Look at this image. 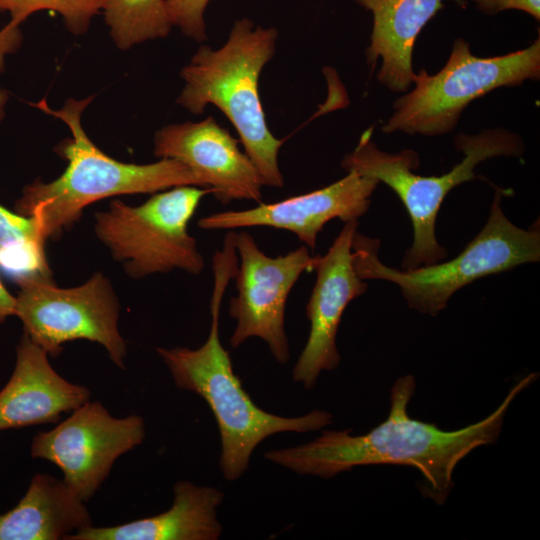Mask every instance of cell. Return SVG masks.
Masks as SVG:
<instances>
[{
	"label": "cell",
	"instance_id": "cell-1",
	"mask_svg": "<svg viewBox=\"0 0 540 540\" xmlns=\"http://www.w3.org/2000/svg\"><path fill=\"white\" fill-rule=\"evenodd\" d=\"M537 377L531 373L519 380L481 421L445 431L410 417L408 404L416 383L412 375H405L392 386L387 418L366 434L326 430L310 442L267 451L264 457L297 474L324 479L357 466H411L423 476V495L442 505L454 486L457 464L476 448L497 441L510 405Z\"/></svg>",
	"mask_w": 540,
	"mask_h": 540
},
{
	"label": "cell",
	"instance_id": "cell-21",
	"mask_svg": "<svg viewBox=\"0 0 540 540\" xmlns=\"http://www.w3.org/2000/svg\"><path fill=\"white\" fill-rule=\"evenodd\" d=\"M105 0H0V12L24 22L33 13L49 10L61 15L66 28L74 35L87 32L92 19L102 11Z\"/></svg>",
	"mask_w": 540,
	"mask_h": 540
},
{
	"label": "cell",
	"instance_id": "cell-16",
	"mask_svg": "<svg viewBox=\"0 0 540 540\" xmlns=\"http://www.w3.org/2000/svg\"><path fill=\"white\" fill-rule=\"evenodd\" d=\"M370 11L373 27L366 49L371 71L379 59L378 81L393 92H406L415 75L412 54L425 25L444 8L446 0H353ZM465 7L466 0H451Z\"/></svg>",
	"mask_w": 540,
	"mask_h": 540
},
{
	"label": "cell",
	"instance_id": "cell-10",
	"mask_svg": "<svg viewBox=\"0 0 540 540\" xmlns=\"http://www.w3.org/2000/svg\"><path fill=\"white\" fill-rule=\"evenodd\" d=\"M234 241L239 264L233 278L236 295L228 309L236 321L230 344L238 348L252 337L260 338L274 359L285 364L290 358L285 332L287 299L299 277L313 269L315 256L308 247L300 246L270 257L245 230L235 232Z\"/></svg>",
	"mask_w": 540,
	"mask_h": 540
},
{
	"label": "cell",
	"instance_id": "cell-2",
	"mask_svg": "<svg viewBox=\"0 0 540 540\" xmlns=\"http://www.w3.org/2000/svg\"><path fill=\"white\" fill-rule=\"evenodd\" d=\"M237 265L234 233L228 232L222 250L213 256L214 287L208 338L196 349H156L175 385L202 397L213 412L221 439L220 469L227 481H235L244 474L253 451L267 437L283 432L317 431L333 421L331 413L318 409L297 417L269 413L258 407L244 390L219 336L223 296Z\"/></svg>",
	"mask_w": 540,
	"mask_h": 540
},
{
	"label": "cell",
	"instance_id": "cell-9",
	"mask_svg": "<svg viewBox=\"0 0 540 540\" xmlns=\"http://www.w3.org/2000/svg\"><path fill=\"white\" fill-rule=\"evenodd\" d=\"M15 314L24 333L48 355L57 357L63 344L86 339L101 344L113 363L125 368L126 343L118 330L119 303L107 278L95 273L74 288H58L52 279L17 281Z\"/></svg>",
	"mask_w": 540,
	"mask_h": 540
},
{
	"label": "cell",
	"instance_id": "cell-24",
	"mask_svg": "<svg viewBox=\"0 0 540 540\" xmlns=\"http://www.w3.org/2000/svg\"><path fill=\"white\" fill-rule=\"evenodd\" d=\"M21 23L10 19V21L0 30V74L4 70L5 58L14 53L21 45L22 32Z\"/></svg>",
	"mask_w": 540,
	"mask_h": 540
},
{
	"label": "cell",
	"instance_id": "cell-12",
	"mask_svg": "<svg viewBox=\"0 0 540 540\" xmlns=\"http://www.w3.org/2000/svg\"><path fill=\"white\" fill-rule=\"evenodd\" d=\"M358 225V220L345 222L328 251L315 256L316 281L306 305L310 331L292 370L293 380L307 390L321 372L337 369L341 358L336 337L343 313L368 288L353 265L352 241Z\"/></svg>",
	"mask_w": 540,
	"mask_h": 540
},
{
	"label": "cell",
	"instance_id": "cell-17",
	"mask_svg": "<svg viewBox=\"0 0 540 540\" xmlns=\"http://www.w3.org/2000/svg\"><path fill=\"white\" fill-rule=\"evenodd\" d=\"M170 509L155 516L110 527L89 526L64 540H217L222 525L217 517L224 494L209 486L180 480L173 487Z\"/></svg>",
	"mask_w": 540,
	"mask_h": 540
},
{
	"label": "cell",
	"instance_id": "cell-25",
	"mask_svg": "<svg viewBox=\"0 0 540 540\" xmlns=\"http://www.w3.org/2000/svg\"><path fill=\"white\" fill-rule=\"evenodd\" d=\"M16 297L12 296L0 279V324L15 314Z\"/></svg>",
	"mask_w": 540,
	"mask_h": 540
},
{
	"label": "cell",
	"instance_id": "cell-20",
	"mask_svg": "<svg viewBox=\"0 0 540 540\" xmlns=\"http://www.w3.org/2000/svg\"><path fill=\"white\" fill-rule=\"evenodd\" d=\"M101 12L113 42L122 50L164 38L173 27L165 0H105Z\"/></svg>",
	"mask_w": 540,
	"mask_h": 540
},
{
	"label": "cell",
	"instance_id": "cell-13",
	"mask_svg": "<svg viewBox=\"0 0 540 540\" xmlns=\"http://www.w3.org/2000/svg\"><path fill=\"white\" fill-rule=\"evenodd\" d=\"M378 184L374 178L350 171L326 187L250 209L212 213L199 219L197 225L204 230L272 227L292 232L314 250L318 234L329 221L358 220L368 211Z\"/></svg>",
	"mask_w": 540,
	"mask_h": 540
},
{
	"label": "cell",
	"instance_id": "cell-5",
	"mask_svg": "<svg viewBox=\"0 0 540 540\" xmlns=\"http://www.w3.org/2000/svg\"><path fill=\"white\" fill-rule=\"evenodd\" d=\"M372 127L361 135L354 150L341 166L347 172L376 179L389 186L405 206L412 225L413 243L405 252L401 269L410 270L443 261L448 250L436 239L435 225L439 209L456 186L480 178L476 166L498 156L519 157L524 152L521 137L503 128L485 129L477 134H458L455 148L464 157L448 173L421 176L412 172L419 167L418 154L412 149L390 154L372 141Z\"/></svg>",
	"mask_w": 540,
	"mask_h": 540
},
{
	"label": "cell",
	"instance_id": "cell-3",
	"mask_svg": "<svg viewBox=\"0 0 540 540\" xmlns=\"http://www.w3.org/2000/svg\"><path fill=\"white\" fill-rule=\"evenodd\" d=\"M93 98H70L57 110L45 99L32 104L62 120L72 134L55 148L67 161L62 175L49 183L34 181L25 187L15 204L17 213L38 221L46 240L58 237L78 220L86 206L97 200L122 194L155 193L183 185L203 187L194 172L179 160L162 158L150 164H131L103 153L81 125L82 113Z\"/></svg>",
	"mask_w": 540,
	"mask_h": 540
},
{
	"label": "cell",
	"instance_id": "cell-11",
	"mask_svg": "<svg viewBox=\"0 0 540 540\" xmlns=\"http://www.w3.org/2000/svg\"><path fill=\"white\" fill-rule=\"evenodd\" d=\"M145 423L139 415L113 417L99 401H87L53 429L33 438L30 454L55 464L64 482L89 501L109 476L115 461L140 445Z\"/></svg>",
	"mask_w": 540,
	"mask_h": 540
},
{
	"label": "cell",
	"instance_id": "cell-18",
	"mask_svg": "<svg viewBox=\"0 0 540 540\" xmlns=\"http://www.w3.org/2000/svg\"><path fill=\"white\" fill-rule=\"evenodd\" d=\"M89 526L85 502L64 480L38 473L18 504L0 515V540H58Z\"/></svg>",
	"mask_w": 540,
	"mask_h": 540
},
{
	"label": "cell",
	"instance_id": "cell-22",
	"mask_svg": "<svg viewBox=\"0 0 540 540\" xmlns=\"http://www.w3.org/2000/svg\"><path fill=\"white\" fill-rule=\"evenodd\" d=\"M210 0H165L169 19L188 38L207 39L205 10Z\"/></svg>",
	"mask_w": 540,
	"mask_h": 540
},
{
	"label": "cell",
	"instance_id": "cell-14",
	"mask_svg": "<svg viewBox=\"0 0 540 540\" xmlns=\"http://www.w3.org/2000/svg\"><path fill=\"white\" fill-rule=\"evenodd\" d=\"M226 129L209 116L198 122L164 126L155 133L154 155L189 167L223 204L233 200L260 202L263 179L248 155Z\"/></svg>",
	"mask_w": 540,
	"mask_h": 540
},
{
	"label": "cell",
	"instance_id": "cell-8",
	"mask_svg": "<svg viewBox=\"0 0 540 540\" xmlns=\"http://www.w3.org/2000/svg\"><path fill=\"white\" fill-rule=\"evenodd\" d=\"M209 193V188L183 185L138 206L113 200L107 211L96 213V234L132 278L176 269L197 275L204 259L188 223Z\"/></svg>",
	"mask_w": 540,
	"mask_h": 540
},
{
	"label": "cell",
	"instance_id": "cell-6",
	"mask_svg": "<svg viewBox=\"0 0 540 540\" xmlns=\"http://www.w3.org/2000/svg\"><path fill=\"white\" fill-rule=\"evenodd\" d=\"M503 191L495 189L489 216L481 231L456 257L410 270L389 267L379 259L380 241L355 232L353 265L362 280H386L401 290L408 306L438 315L458 290L477 279L540 260V229L513 224L501 207Z\"/></svg>",
	"mask_w": 540,
	"mask_h": 540
},
{
	"label": "cell",
	"instance_id": "cell-15",
	"mask_svg": "<svg viewBox=\"0 0 540 540\" xmlns=\"http://www.w3.org/2000/svg\"><path fill=\"white\" fill-rule=\"evenodd\" d=\"M48 354L24 333L14 371L0 391V431L57 423L90 400V390L60 376Z\"/></svg>",
	"mask_w": 540,
	"mask_h": 540
},
{
	"label": "cell",
	"instance_id": "cell-4",
	"mask_svg": "<svg viewBox=\"0 0 540 540\" xmlns=\"http://www.w3.org/2000/svg\"><path fill=\"white\" fill-rule=\"evenodd\" d=\"M278 31L256 26L249 18L236 20L218 49L202 45L181 70L185 82L177 103L193 114L208 105L221 110L239 134L244 152L264 185L282 188L279 151L284 140L267 126L259 96V77L275 54Z\"/></svg>",
	"mask_w": 540,
	"mask_h": 540
},
{
	"label": "cell",
	"instance_id": "cell-19",
	"mask_svg": "<svg viewBox=\"0 0 540 540\" xmlns=\"http://www.w3.org/2000/svg\"><path fill=\"white\" fill-rule=\"evenodd\" d=\"M45 242L34 217L13 213L0 204V267L16 281L52 279Z\"/></svg>",
	"mask_w": 540,
	"mask_h": 540
},
{
	"label": "cell",
	"instance_id": "cell-7",
	"mask_svg": "<svg viewBox=\"0 0 540 540\" xmlns=\"http://www.w3.org/2000/svg\"><path fill=\"white\" fill-rule=\"evenodd\" d=\"M540 77V38L527 48L494 57H477L467 41L457 38L445 66L429 75L423 68L415 87L398 98L382 126L384 133L439 136L451 132L464 109L500 87L521 85Z\"/></svg>",
	"mask_w": 540,
	"mask_h": 540
},
{
	"label": "cell",
	"instance_id": "cell-26",
	"mask_svg": "<svg viewBox=\"0 0 540 540\" xmlns=\"http://www.w3.org/2000/svg\"><path fill=\"white\" fill-rule=\"evenodd\" d=\"M8 92L0 87V122L5 116V106L8 101Z\"/></svg>",
	"mask_w": 540,
	"mask_h": 540
},
{
	"label": "cell",
	"instance_id": "cell-23",
	"mask_svg": "<svg viewBox=\"0 0 540 540\" xmlns=\"http://www.w3.org/2000/svg\"><path fill=\"white\" fill-rule=\"evenodd\" d=\"M477 9L487 15H495L506 10H519L540 20V0H471Z\"/></svg>",
	"mask_w": 540,
	"mask_h": 540
}]
</instances>
